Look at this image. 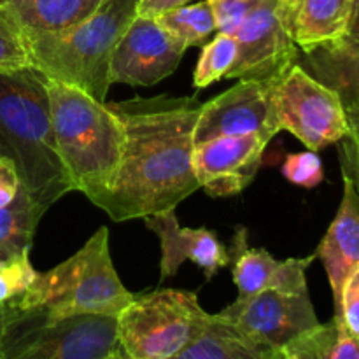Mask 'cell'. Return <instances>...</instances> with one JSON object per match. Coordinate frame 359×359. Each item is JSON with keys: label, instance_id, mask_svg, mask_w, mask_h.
<instances>
[{"label": "cell", "instance_id": "4", "mask_svg": "<svg viewBox=\"0 0 359 359\" xmlns=\"http://www.w3.org/2000/svg\"><path fill=\"white\" fill-rule=\"evenodd\" d=\"M139 0H102L91 16L56 34H27L32 69L105 102L116 44L137 18Z\"/></svg>", "mask_w": 359, "mask_h": 359}, {"label": "cell", "instance_id": "26", "mask_svg": "<svg viewBox=\"0 0 359 359\" xmlns=\"http://www.w3.org/2000/svg\"><path fill=\"white\" fill-rule=\"evenodd\" d=\"M37 276L30 263V251L0 259V309L23 297Z\"/></svg>", "mask_w": 359, "mask_h": 359}, {"label": "cell", "instance_id": "6", "mask_svg": "<svg viewBox=\"0 0 359 359\" xmlns=\"http://www.w3.org/2000/svg\"><path fill=\"white\" fill-rule=\"evenodd\" d=\"M116 319L123 353L133 359H172L202 335L210 314L191 291L160 290L135 294Z\"/></svg>", "mask_w": 359, "mask_h": 359}, {"label": "cell", "instance_id": "11", "mask_svg": "<svg viewBox=\"0 0 359 359\" xmlns=\"http://www.w3.org/2000/svg\"><path fill=\"white\" fill-rule=\"evenodd\" d=\"M270 83L238 79L235 86L202 105L195 126V146L219 137L259 135L272 140L279 133Z\"/></svg>", "mask_w": 359, "mask_h": 359}, {"label": "cell", "instance_id": "20", "mask_svg": "<svg viewBox=\"0 0 359 359\" xmlns=\"http://www.w3.org/2000/svg\"><path fill=\"white\" fill-rule=\"evenodd\" d=\"M172 359H273V351L258 346L230 323L210 314L202 335Z\"/></svg>", "mask_w": 359, "mask_h": 359}, {"label": "cell", "instance_id": "12", "mask_svg": "<svg viewBox=\"0 0 359 359\" xmlns=\"http://www.w3.org/2000/svg\"><path fill=\"white\" fill-rule=\"evenodd\" d=\"M186 48L154 18L137 16L116 44L109 67L112 83L154 86L174 74Z\"/></svg>", "mask_w": 359, "mask_h": 359}, {"label": "cell", "instance_id": "35", "mask_svg": "<svg viewBox=\"0 0 359 359\" xmlns=\"http://www.w3.org/2000/svg\"><path fill=\"white\" fill-rule=\"evenodd\" d=\"M107 359H133V358H130L128 354H125V353H123V351L118 347V349H116L114 353L109 354Z\"/></svg>", "mask_w": 359, "mask_h": 359}, {"label": "cell", "instance_id": "33", "mask_svg": "<svg viewBox=\"0 0 359 359\" xmlns=\"http://www.w3.org/2000/svg\"><path fill=\"white\" fill-rule=\"evenodd\" d=\"M346 39L359 42V0H353V11H351V21Z\"/></svg>", "mask_w": 359, "mask_h": 359}, {"label": "cell", "instance_id": "8", "mask_svg": "<svg viewBox=\"0 0 359 359\" xmlns=\"http://www.w3.org/2000/svg\"><path fill=\"white\" fill-rule=\"evenodd\" d=\"M270 95L280 132L293 133L307 149L318 153L351 132L339 95L298 63L270 83Z\"/></svg>", "mask_w": 359, "mask_h": 359}, {"label": "cell", "instance_id": "22", "mask_svg": "<svg viewBox=\"0 0 359 359\" xmlns=\"http://www.w3.org/2000/svg\"><path fill=\"white\" fill-rule=\"evenodd\" d=\"M44 212V207L34 202L23 188L11 205L0 209V259L30 251Z\"/></svg>", "mask_w": 359, "mask_h": 359}, {"label": "cell", "instance_id": "30", "mask_svg": "<svg viewBox=\"0 0 359 359\" xmlns=\"http://www.w3.org/2000/svg\"><path fill=\"white\" fill-rule=\"evenodd\" d=\"M339 158L342 175L351 179L359 195V125L351 126L347 137L340 140Z\"/></svg>", "mask_w": 359, "mask_h": 359}, {"label": "cell", "instance_id": "17", "mask_svg": "<svg viewBox=\"0 0 359 359\" xmlns=\"http://www.w3.org/2000/svg\"><path fill=\"white\" fill-rule=\"evenodd\" d=\"M302 69L339 95L351 126L359 125V42L349 39L300 51Z\"/></svg>", "mask_w": 359, "mask_h": 359}, {"label": "cell", "instance_id": "15", "mask_svg": "<svg viewBox=\"0 0 359 359\" xmlns=\"http://www.w3.org/2000/svg\"><path fill=\"white\" fill-rule=\"evenodd\" d=\"M248 228L237 226L228 249L231 265V276L238 290V298H249L266 290L302 291L309 290L307 272L309 265L316 259V255L309 258L276 259L265 249H252L248 241Z\"/></svg>", "mask_w": 359, "mask_h": 359}, {"label": "cell", "instance_id": "5", "mask_svg": "<svg viewBox=\"0 0 359 359\" xmlns=\"http://www.w3.org/2000/svg\"><path fill=\"white\" fill-rule=\"evenodd\" d=\"M133 298L112 265L107 226H100L76 255L39 273L30 290L9 305L60 321L74 316L118 318Z\"/></svg>", "mask_w": 359, "mask_h": 359}, {"label": "cell", "instance_id": "19", "mask_svg": "<svg viewBox=\"0 0 359 359\" xmlns=\"http://www.w3.org/2000/svg\"><path fill=\"white\" fill-rule=\"evenodd\" d=\"M273 359H359V339L346 328L342 319L333 316L326 325L319 323L273 351Z\"/></svg>", "mask_w": 359, "mask_h": 359}, {"label": "cell", "instance_id": "1", "mask_svg": "<svg viewBox=\"0 0 359 359\" xmlns=\"http://www.w3.org/2000/svg\"><path fill=\"white\" fill-rule=\"evenodd\" d=\"M196 97H135L109 102L125 133L112 188L95 202L112 221L144 219L175 209L200 189L193 168Z\"/></svg>", "mask_w": 359, "mask_h": 359}, {"label": "cell", "instance_id": "3", "mask_svg": "<svg viewBox=\"0 0 359 359\" xmlns=\"http://www.w3.org/2000/svg\"><path fill=\"white\" fill-rule=\"evenodd\" d=\"M49 114L60 158L76 191L91 203L114 184L125 146L119 119L105 102L48 79Z\"/></svg>", "mask_w": 359, "mask_h": 359}, {"label": "cell", "instance_id": "14", "mask_svg": "<svg viewBox=\"0 0 359 359\" xmlns=\"http://www.w3.org/2000/svg\"><path fill=\"white\" fill-rule=\"evenodd\" d=\"M144 223L160 238L161 280L174 277L186 259L200 266L207 280L230 265L228 248L217 238L216 231L205 226L182 228L175 209L144 217Z\"/></svg>", "mask_w": 359, "mask_h": 359}, {"label": "cell", "instance_id": "28", "mask_svg": "<svg viewBox=\"0 0 359 359\" xmlns=\"http://www.w3.org/2000/svg\"><path fill=\"white\" fill-rule=\"evenodd\" d=\"M207 2L212 7L217 32L233 35L238 25L262 0H207Z\"/></svg>", "mask_w": 359, "mask_h": 359}, {"label": "cell", "instance_id": "31", "mask_svg": "<svg viewBox=\"0 0 359 359\" xmlns=\"http://www.w3.org/2000/svg\"><path fill=\"white\" fill-rule=\"evenodd\" d=\"M21 184L16 170L9 161L0 158V209L11 205L20 193Z\"/></svg>", "mask_w": 359, "mask_h": 359}, {"label": "cell", "instance_id": "16", "mask_svg": "<svg viewBox=\"0 0 359 359\" xmlns=\"http://www.w3.org/2000/svg\"><path fill=\"white\" fill-rule=\"evenodd\" d=\"M342 177L344 196L339 212L316 251V258L325 265L335 309L340 304L344 286L359 269V195L351 179Z\"/></svg>", "mask_w": 359, "mask_h": 359}, {"label": "cell", "instance_id": "23", "mask_svg": "<svg viewBox=\"0 0 359 359\" xmlns=\"http://www.w3.org/2000/svg\"><path fill=\"white\" fill-rule=\"evenodd\" d=\"M154 20L172 35L177 39L186 49L191 46H203L207 39L217 32L216 18L212 7L207 0L202 2H189L186 6L175 7L160 14Z\"/></svg>", "mask_w": 359, "mask_h": 359}, {"label": "cell", "instance_id": "25", "mask_svg": "<svg viewBox=\"0 0 359 359\" xmlns=\"http://www.w3.org/2000/svg\"><path fill=\"white\" fill-rule=\"evenodd\" d=\"M32 67L27 30L9 2H0V72Z\"/></svg>", "mask_w": 359, "mask_h": 359}, {"label": "cell", "instance_id": "9", "mask_svg": "<svg viewBox=\"0 0 359 359\" xmlns=\"http://www.w3.org/2000/svg\"><path fill=\"white\" fill-rule=\"evenodd\" d=\"M238 56L226 79L272 83L297 63L287 0H262L235 30Z\"/></svg>", "mask_w": 359, "mask_h": 359}, {"label": "cell", "instance_id": "10", "mask_svg": "<svg viewBox=\"0 0 359 359\" xmlns=\"http://www.w3.org/2000/svg\"><path fill=\"white\" fill-rule=\"evenodd\" d=\"M216 316L270 351L280 349L319 325L309 290H266L255 297L237 298Z\"/></svg>", "mask_w": 359, "mask_h": 359}, {"label": "cell", "instance_id": "27", "mask_svg": "<svg viewBox=\"0 0 359 359\" xmlns=\"http://www.w3.org/2000/svg\"><path fill=\"white\" fill-rule=\"evenodd\" d=\"M283 175L291 184L312 189L319 186L325 179L323 161L316 151L287 154L283 163Z\"/></svg>", "mask_w": 359, "mask_h": 359}, {"label": "cell", "instance_id": "7", "mask_svg": "<svg viewBox=\"0 0 359 359\" xmlns=\"http://www.w3.org/2000/svg\"><path fill=\"white\" fill-rule=\"evenodd\" d=\"M7 307L4 359H107L119 347L118 319L112 316L44 321L37 312Z\"/></svg>", "mask_w": 359, "mask_h": 359}, {"label": "cell", "instance_id": "24", "mask_svg": "<svg viewBox=\"0 0 359 359\" xmlns=\"http://www.w3.org/2000/svg\"><path fill=\"white\" fill-rule=\"evenodd\" d=\"M238 56V42L235 35L217 32L216 37L205 42L196 62L193 84L198 90L217 83L228 76Z\"/></svg>", "mask_w": 359, "mask_h": 359}, {"label": "cell", "instance_id": "18", "mask_svg": "<svg viewBox=\"0 0 359 359\" xmlns=\"http://www.w3.org/2000/svg\"><path fill=\"white\" fill-rule=\"evenodd\" d=\"M287 11L294 44L307 51L346 37L353 0H287Z\"/></svg>", "mask_w": 359, "mask_h": 359}, {"label": "cell", "instance_id": "21", "mask_svg": "<svg viewBox=\"0 0 359 359\" xmlns=\"http://www.w3.org/2000/svg\"><path fill=\"white\" fill-rule=\"evenodd\" d=\"M20 16L27 34L69 30L98 9L102 0H7Z\"/></svg>", "mask_w": 359, "mask_h": 359}, {"label": "cell", "instance_id": "2", "mask_svg": "<svg viewBox=\"0 0 359 359\" xmlns=\"http://www.w3.org/2000/svg\"><path fill=\"white\" fill-rule=\"evenodd\" d=\"M46 83L32 67L0 72V158L13 165L23 191L48 210L76 188L56 147Z\"/></svg>", "mask_w": 359, "mask_h": 359}, {"label": "cell", "instance_id": "32", "mask_svg": "<svg viewBox=\"0 0 359 359\" xmlns=\"http://www.w3.org/2000/svg\"><path fill=\"white\" fill-rule=\"evenodd\" d=\"M189 2H193V0H139L137 16L156 18L160 16V14L167 13V11L186 6V4Z\"/></svg>", "mask_w": 359, "mask_h": 359}, {"label": "cell", "instance_id": "36", "mask_svg": "<svg viewBox=\"0 0 359 359\" xmlns=\"http://www.w3.org/2000/svg\"><path fill=\"white\" fill-rule=\"evenodd\" d=\"M0 2H7V0H0Z\"/></svg>", "mask_w": 359, "mask_h": 359}, {"label": "cell", "instance_id": "34", "mask_svg": "<svg viewBox=\"0 0 359 359\" xmlns=\"http://www.w3.org/2000/svg\"><path fill=\"white\" fill-rule=\"evenodd\" d=\"M7 314H9V307L0 309V359H4V332H6Z\"/></svg>", "mask_w": 359, "mask_h": 359}, {"label": "cell", "instance_id": "29", "mask_svg": "<svg viewBox=\"0 0 359 359\" xmlns=\"http://www.w3.org/2000/svg\"><path fill=\"white\" fill-rule=\"evenodd\" d=\"M335 316L342 319L346 328L359 339V269L344 286L340 304L335 309Z\"/></svg>", "mask_w": 359, "mask_h": 359}, {"label": "cell", "instance_id": "13", "mask_svg": "<svg viewBox=\"0 0 359 359\" xmlns=\"http://www.w3.org/2000/svg\"><path fill=\"white\" fill-rule=\"evenodd\" d=\"M269 140L259 135L219 137L196 144L193 168L210 196L228 198L244 191L258 174Z\"/></svg>", "mask_w": 359, "mask_h": 359}]
</instances>
